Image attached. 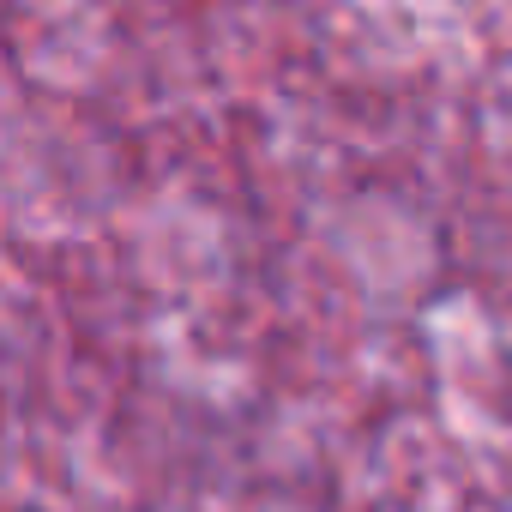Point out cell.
I'll return each instance as SVG.
<instances>
[{
  "label": "cell",
  "instance_id": "1",
  "mask_svg": "<svg viewBox=\"0 0 512 512\" xmlns=\"http://www.w3.org/2000/svg\"><path fill=\"white\" fill-rule=\"evenodd\" d=\"M19 512H37V506H19Z\"/></svg>",
  "mask_w": 512,
  "mask_h": 512
}]
</instances>
